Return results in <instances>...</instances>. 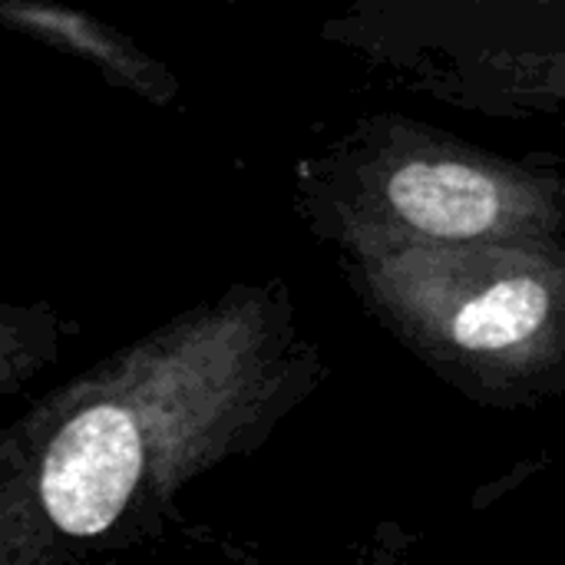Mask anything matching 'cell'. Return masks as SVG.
<instances>
[{"instance_id":"cell-4","label":"cell","mask_w":565,"mask_h":565,"mask_svg":"<svg viewBox=\"0 0 565 565\" xmlns=\"http://www.w3.org/2000/svg\"><path fill=\"white\" fill-rule=\"evenodd\" d=\"M550 295L536 278H510L467 301L454 321V338L470 351H497L526 341L546 318Z\"/></svg>"},{"instance_id":"cell-1","label":"cell","mask_w":565,"mask_h":565,"mask_svg":"<svg viewBox=\"0 0 565 565\" xmlns=\"http://www.w3.org/2000/svg\"><path fill=\"white\" fill-rule=\"evenodd\" d=\"M252 318L185 311L0 427V565H89L156 540L242 424Z\"/></svg>"},{"instance_id":"cell-5","label":"cell","mask_w":565,"mask_h":565,"mask_svg":"<svg viewBox=\"0 0 565 565\" xmlns=\"http://www.w3.org/2000/svg\"><path fill=\"white\" fill-rule=\"evenodd\" d=\"M70 334L66 318L46 301H0V401L17 397L50 371Z\"/></svg>"},{"instance_id":"cell-2","label":"cell","mask_w":565,"mask_h":565,"mask_svg":"<svg viewBox=\"0 0 565 565\" xmlns=\"http://www.w3.org/2000/svg\"><path fill=\"white\" fill-rule=\"evenodd\" d=\"M0 30L23 33L43 46L70 53L103 73L106 83L129 89L156 106L175 96V76L113 23L50 0H0Z\"/></svg>"},{"instance_id":"cell-3","label":"cell","mask_w":565,"mask_h":565,"mask_svg":"<svg viewBox=\"0 0 565 565\" xmlns=\"http://www.w3.org/2000/svg\"><path fill=\"white\" fill-rule=\"evenodd\" d=\"M387 192L411 225L440 238H473L500 212L497 185L460 162H411L391 179Z\"/></svg>"}]
</instances>
